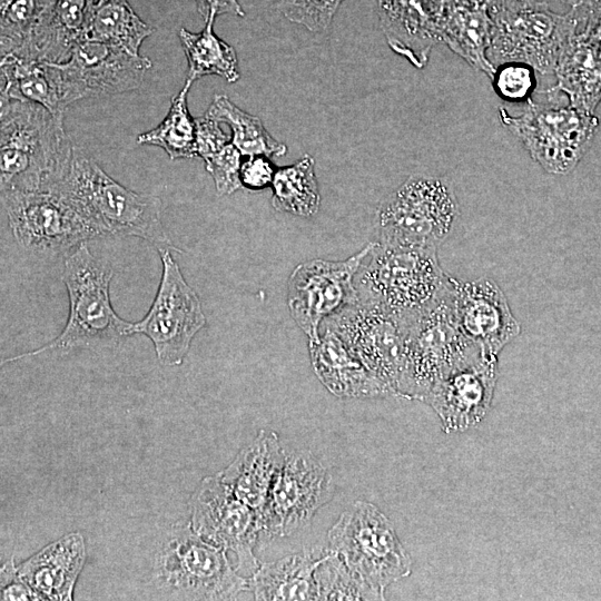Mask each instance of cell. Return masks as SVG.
<instances>
[{"label":"cell","instance_id":"cell-34","mask_svg":"<svg viewBox=\"0 0 601 601\" xmlns=\"http://www.w3.org/2000/svg\"><path fill=\"white\" fill-rule=\"evenodd\" d=\"M317 600H383L384 597L373 590L331 549L315 571Z\"/></svg>","mask_w":601,"mask_h":601},{"label":"cell","instance_id":"cell-9","mask_svg":"<svg viewBox=\"0 0 601 601\" xmlns=\"http://www.w3.org/2000/svg\"><path fill=\"white\" fill-rule=\"evenodd\" d=\"M459 214L452 188L442 179L412 176L382 201L376 213L381 243L436 249Z\"/></svg>","mask_w":601,"mask_h":601},{"label":"cell","instance_id":"cell-6","mask_svg":"<svg viewBox=\"0 0 601 601\" xmlns=\"http://www.w3.org/2000/svg\"><path fill=\"white\" fill-rule=\"evenodd\" d=\"M544 93L548 102L529 98L523 110L516 115L500 107V121L548 173L565 175L589 149L599 120L594 114L579 110L570 104H560L561 95L552 88Z\"/></svg>","mask_w":601,"mask_h":601},{"label":"cell","instance_id":"cell-31","mask_svg":"<svg viewBox=\"0 0 601 601\" xmlns=\"http://www.w3.org/2000/svg\"><path fill=\"white\" fill-rule=\"evenodd\" d=\"M205 115L229 127L231 142L243 156L272 158L287 151L286 145L272 137L258 117L244 111L225 95H215Z\"/></svg>","mask_w":601,"mask_h":601},{"label":"cell","instance_id":"cell-25","mask_svg":"<svg viewBox=\"0 0 601 601\" xmlns=\"http://www.w3.org/2000/svg\"><path fill=\"white\" fill-rule=\"evenodd\" d=\"M493 19L483 0H443L441 42L490 79Z\"/></svg>","mask_w":601,"mask_h":601},{"label":"cell","instance_id":"cell-41","mask_svg":"<svg viewBox=\"0 0 601 601\" xmlns=\"http://www.w3.org/2000/svg\"><path fill=\"white\" fill-rule=\"evenodd\" d=\"M0 600H43L19 574L11 556L0 570Z\"/></svg>","mask_w":601,"mask_h":601},{"label":"cell","instance_id":"cell-19","mask_svg":"<svg viewBox=\"0 0 601 601\" xmlns=\"http://www.w3.org/2000/svg\"><path fill=\"white\" fill-rule=\"evenodd\" d=\"M455 311L463 335L489 355L497 356L521 331L503 290L489 277L457 280Z\"/></svg>","mask_w":601,"mask_h":601},{"label":"cell","instance_id":"cell-32","mask_svg":"<svg viewBox=\"0 0 601 601\" xmlns=\"http://www.w3.org/2000/svg\"><path fill=\"white\" fill-rule=\"evenodd\" d=\"M272 188V206L276 210L302 217H311L318 211L321 194L315 160L311 155L277 168Z\"/></svg>","mask_w":601,"mask_h":601},{"label":"cell","instance_id":"cell-22","mask_svg":"<svg viewBox=\"0 0 601 601\" xmlns=\"http://www.w3.org/2000/svg\"><path fill=\"white\" fill-rule=\"evenodd\" d=\"M97 0H51L39 18L24 50L23 60L62 62L73 47L86 39Z\"/></svg>","mask_w":601,"mask_h":601},{"label":"cell","instance_id":"cell-37","mask_svg":"<svg viewBox=\"0 0 601 601\" xmlns=\"http://www.w3.org/2000/svg\"><path fill=\"white\" fill-rule=\"evenodd\" d=\"M344 0H278L277 9L292 22L312 32L326 30Z\"/></svg>","mask_w":601,"mask_h":601},{"label":"cell","instance_id":"cell-4","mask_svg":"<svg viewBox=\"0 0 601 601\" xmlns=\"http://www.w3.org/2000/svg\"><path fill=\"white\" fill-rule=\"evenodd\" d=\"M62 278L69 315L61 333L32 352L4 359L6 363L46 352L111 347L132 335L134 323L122 319L111 305L112 269L90 253L87 242L66 257Z\"/></svg>","mask_w":601,"mask_h":601},{"label":"cell","instance_id":"cell-2","mask_svg":"<svg viewBox=\"0 0 601 601\" xmlns=\"http://www.w3.org/2000/svg\"><path fill=\"white\" fill-rule=\"evenodd\" d=\"M50 188L62 193L100 235L135 236L158 250L181 253L161 223V200L125 187L77 146L65 174Z\"/></svg>","mask_w":601,"mask_h":601},{"label":"cell","instance_id":"cell-27","mask_svg":"<svg viewBox=\"0 0 601 601\" xmlns=\"http://www.w3.org/2000/svg\"><path fill=\"white\" fill-rule=\"evenodd\" d=\"M324 552L314 556L307 551L258 565L248 578L255 600H317L315 571Z\"/></svg>","mask_w":601,"mask_h":601},{"label":"cell","instance_id":"cell-36","mask_svg":"<svg viewBox=\"0 0 601 601\" xmlns=\"http://www.w3.org/2000/svg\"><path fill=\"white\" fill-rule=\"evenodd\" d=\"M491 82L502 100L525 102L536 87L535 70L524 62H503L495 67Z\"/></svg>","mask_w":601,"mask_h":601},{"label":"cell","instance_id":"cell-15","mask_svg":"<svg viewBox=\"0 0 601 601\" xmlns=\"http://www.w3.org/2000/svg\"><path fill=\"white\" fill-rule=\"evenodd\" d=\"M56 65L67 107L81 99L136 90L151 68L147 57L90 39L78 42L68 59Z\"/></svg>","mask_w":601,"mask_h":601},{"label":"cell","instance_id":"cell-7","mask_svg":"<svg viewBox=\"0 0 601 601\" xmlns=\"http://www.w3.org/2000/svg\"><path fill=\"white\" fill-rule=\"evenodd\" d=\"M329 549L384 597L392 583L411 574L412 560L391 520L373 503L356 501L327 533Z\"/></svg>","mask_w":601,"mask_h":601},{"label":"cell","instance_id":"cell-43","mask_svg":"<svg viewBox=\"0 0 601 601\" xmlns=\"http://www.w3.org/2000/svg\"><path fill=\"white\" fill-rule=\"evenodd\" d=\"M579 33L601 43V0L591 7H587L584 21Z\"/></svg>","mask_w":601,"mask_h":601},{"label":"cell","instance_id":"cell-44","mask_svg":"<svg viewBox=\"0 0 601 601\" xmlns=\"http://www.w3.org/2000/svg\"><path fill=\"white\" fill-rule=\"evenodd\" d=\"M541 0H483L490 13L523 7Z\"/></svg>","mask_w":601,"mask_h":601},{"label":"cell","instance_id":"cell-24","mask_svg":"<svg viewBox=\"0 0 601 601\" xmlns=\"http://www.w3.org/2000/svg\"><path fill=\"white\" fill-rule=\"evenodd\" d=\"M85 560L83 536L73 532L46 545L17 569L43 600L70 601Z\"/></svg>","mask_w":601,"mask_h":601},{"label":"cell","instance_id":"cell-29","mask_svg":"<svg viewBox=\"0 0 601 601\" xmlns=\"http://www.w3.org/2000/svg\"><path fill=\"white\" fill-rule=\"evenodd\" d=\"M217 17L211 11L199 32L180 28L178 36L187 59V78L194 82L204 76H219L228 82L239 79L238 59L235 49L220 39L214 31Z\"/></svg>","mask_w":601,"mask_h":601},{"label":"cell","instance_id":"cell-13","mask_svg":"<svg viewBox=\"0 0 601 601\" xmlns=\"http://www.w3.org/2000/svg\"><path fill=\"white\" fill-rule=\"evenodd\" d=\"M158 252L162 263L159 287L147 314L134 323L132 335L147 336L160 363L174 366L183 363L206 317L198 295L186 282L171 250Z\"/></svg>","mask_w":601,"mask_h":601},{"label":"cell","instance_id":"cell-26","mask_svg":"<svg viewBox=\"0 0 601 601\" xmlns=\"http://www.w3.org/2000/svg\"><path fill=\"white\" fill-rule=\"evenodd\" d=\"M553 90L584 112L594 114L601 101V43L577 33L554 70Z\"/></svg>","mask_w":601,"mask_h":601},{"label":"cell","instance_id":"cell-16","mask_svg":"<svg viewBox=\"0 0 601 601\" xmlns=\"http://www.w3.org/2000/svg\"><path fill=\"white\" fill-rule=\"evenodd\" d=\"M322 324L335 331L362 363L396 396L404 347L403 316L356 299Z\"/></svg>","mask_w":601,"mask_h":601},{"label":"cell","instance_id":"cell-12","mask_svg":"<svg viewBox=\"0 0 601 601\" xmlns=\"http://www.w3.org/2000/svg\"><path fill=\"white\" fill-rule=\"evenodd\" d=\"M335 492L329 471L308 451L285 454L268 497L258 513L260 535L289 536L307 528Z\"/></svg>","mask_w":601,"mask_h":601},{"label":"cell","instance_id":"cell-38","mask_svg":"<svg viewBox=\"0 0 601 601\" xmlns=\"http://www.w3.org/2000/svg\"><path fill=\"white\" fill-rule=\"evenodd\" d=\"M204 161L219 196L231 195L242 187L243 155L231 141Z\"/></svg>","mask_w":601,"mask_h":601},{"label":"cell","instance_id":"cell-33","mask_svg":"<svg viewBox=\"0 0 601 601\" xmlns=\"http://www.w3.org/2000/svg\"><path fill=\"white\" fill-rule=\"evenodd\" d=\"M191 85V81H185L180 91L171 98L169 110L162 121L138 135L137 144L159 147L171 160L197 157L196 122L187 104Z\"/></svg>","mask_w":601,"mask_h":601},{"label":"cell","instance_id":"cell-5","mask_svg":"<svg viewBox=\"0 0 601 601\" xmlns=\"http://www.w3.org/2000/svg\"><path fill=\"white\" fill-rule=\"evenodd\" d=\"M450 275L436 249L370 243L354 277L357 299L382 306L401 316L427 304Z\"/></svg>","mask_w":601,"mask_h":601},{"label":"cell","instance_id":"cell-8","mask_svg":"<svg viewBox=\"0 0 601 601\" xmlns=\"http://www.w3.org/2000/svg\"><path fill=\"white\" fill-rule=\"evenodd\" d=\"M491 16L493 31L489 59L492 65L524 62L548 75L554 73L562 52L581 30L585 8H570L561 14L552 11L548 2L536 1Z\"/></svg>","mask_w":601,"mask_h":601},{"label":"cell","instance_id":"cell-42","mask_svg":"<svg viewBox=\"0 0 601 601\" xmlns=\"http://www.w3.org/2000/svg\"><path fill=\"white\" fill-rule=\"evenodd\" d=\"M199 14L206 20L210 12L219 14H233L237 17H244V10L242 9L238 0H194Z\"/></svg>","mask_w":601,"mask_h":601},{"label":"cell","instance_id":"cell-14","mask_svg":"<svg viewBox=\"0 0 601 601\" xmlns=\"http://www.w3.org/2000/svg\"><path fill=\"white\" fill-rule=\"evenodd\" d=\"M368 247L370 244L345 260H306L290 274L289 313L308 341L318 338L325 319L357 299L354 277Z\"/></svg>","mask_w":601,"mask_h":601},{"label":"cell","instance_id":"cell-39","mask_svg":"<svg viewBox=\"0 0 601 601\" xmlns=\"http://www.w3.org/2000/svg\"><path fill=\"white\" fill-rule=\"evenodd\" d=\"M197 157L203 160L218 152L231 141L230 132L220 127V122L204 115L195 118Z\"/></svg>","mask_w":601,"mask_h":601},{"label":"cell","instance_id":"cell-40","mask_svg":"<svg viewBox=\"0 0 601 601\" xmlns=\"http://www.w3.org/2000/svg\"><path fill=\"white\" fill-rule=\"evenodd\" d=\"M276 170L274 162L267 156H246L239 173L242 187L249 190L267 188L272 186Z\"/></svg>","mask_w":601,"mask_h":601},{"label":"cell","instance_id":"cell-45","mask_svg":"<svg viewBox=\"0 0 601 601\" xmlns=\"http://www.w3.org/2000/svg\"><path fill=\"white\" fill-rule=\"evenodd\" d=\"M561 1L569 4L571 8H578V7H591L600 0H561Z\"/></svg>","mask_w":601,"mask_h":601},{"label":"cell","instance_id":"cell-10","mask_svg":"<svg viewBox=\"0 0 601 601\" xmlns=\"http://www.w3.org/2000/svg\"><path fill=\"white\" fill-rule=\"evenodd\" d=\"M156 578L175 598L233 600L249 590L226 551L200 538L188 524H176L156 561Z\"/></svg>","mask_w":601,"mask_h":601},{"label":"cell","instance_id":"cell-35","mask_svg":"<svg viewBox=\"0 0 601 601\" xmlns=\"http://www.w3.org/2000/svg\"><path fill=\"white\" fill-rule=\"evenodd\" d=\"M51 0H0V56H19Z\"/></svg>","mask_w":601,"mask_h":601},{"label":"cell","instance_id":"cell-23","mask_svg":"<svg viewBox=\"0 0 601 601\" xmlns=\"http://www.w3.org/2000/svg\"><path fill=\"white\" fill-rule=\"evenodd\" d=\"M285 453L278 435L262 430L219 475L240 501L257 514L263 509Z\"/></svg>","mask_w":601,"mask_h":601},{"label":"cell","instance_id":"cell-3","mask_svg":"<svg viewBox=\"0 0 601 601\" xmlns=\"http://www.w3.org/2000/svg\"><path fill=\"white\" fill-rule=\"evenodd\" d=\"M456 284L450 276L427 304L403 316L404 347L396 396L424 402L440 381L483 353L460 329Z\"/></svg>","mask_w":601,"mask_h":601},{"label":"cell","instance_id":"cell-1","mask_svg":"<svg viewBox=\"0 0 601 601\" xmlns=\"http://www.w3.org/2000/svg\"><path fill=\"white\" fill-rule=\"evenodd\" d=\"M65 114L0 98V189H48L65 174L75 146Z\"/></svg>","mask_w":601,"mask_h":601},{"label":"cell","instance_id":"cell-18","mask_svg":"<svg viewBox=\"0 0 601 601\" xmlns=\"http://www.w3.org/2000/svg\"><path fill=\"white\" fill-rule=\"evenodd\" d=\"M497 382V356L485 353L455 368L424 400L446 433L464 432L487 414Z\"/></svg>","mask_w":601,"mask_h":601},{"label":"cell","instance_id":"cell-30","mask_svg":"<svg viewBox=\"0 0 601 601\" xmlns=\"http://www.w3.org/2000/svg\"><path fill=\"white\" fill-rule=\"evenodd\" d=\"M154 28L145 22L127 0H97L86 39L108 43L140 55L139 49Z\"/></svg>","mask_w":601,"mask_h":601},{"label":"cell","instance_id":"cell-21","mask_svg":"<svg viewBox=\"0 0 601 601\" xmlns=\"http://www.w3.org/2000/svg\"><path fill=\"white\" fill-rule=\"evenodd\" d=\"M308 351L317 378L333 395L349 398L393 395L329 326L321 325L318 338L308 341Z\"/></svg>","mask_w":601,"mask_h":601},{"label":"cell","instance_id":"cell-28","mask_svg":"<svg viewBox=\"0 0 601 601\" xmlns=\"http://www.w3.org/2000/svg\"><path fill=\"white\" fill-rule=\"evenodd\" d=\"M0 67V98L33 102L55 114H65L67 106L55 62L4 56L1 57Z\"/></svg>","mask_w":601,"mask_h":601},{"label":"cell","instance_id":"cell-20","mask_svg":"<svg viewBox=\"0 0 601 601\" xmlns=\"http://www.w3.org/2000/svg\"><path fill=\"white\" fill-rule=\"evenodd\" d=\"M381 26L396 53L421 69L441 42L443 0H377Z\"/></svg>","mask_w":601,"mask_h":601},{"label":"cell","instance_id":"cell-17","mask_svg":"<svg viewBox=\"0 0 601 601\" xmlns=\"http://www.w3.org/2000/svg\"><path fill=\"white\" fill-rule=\"evenodd\" d=\"M190 525L205 541L231 551L238 571L258 568L254 548L260 536L257 512L240 501L219 473L201 480L194 496Z\"/></svg>","mask_w":601,"mask_h":601},{"label":"cell","instance_id":"cell-11","mask_svg":"<svg viewBox=\"0 0 601 601\" xmlns=\"http://www.w3.org/2000/svg\"><path fill=\"white\" fill-rule=\"evenodd\" d=\"M1 207L18 244L33 254L70 253L89 238L100 236L82 213L55 188L2 189Z\"/></svg>","mask_w":601,"mask_h":601}]
</instances>
